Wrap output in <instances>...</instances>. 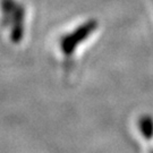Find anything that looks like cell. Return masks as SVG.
<instances>
[{
  "label": "cell",
  "mask_w": 153,
  "mask_h": 153,
  "mask_svg": "<svg viewBox=\"0 0 153 153\" xmlns=\"http://www.w3.org/2000/svg\"><path fill=\"white\" fill-rule=\"evenodd\" d=\"M138 129L146 140L153 137V117L149 115L142 116L138 119Z\"/></svg>",
  "instance_id": "cell-1"
}]
</instances>
